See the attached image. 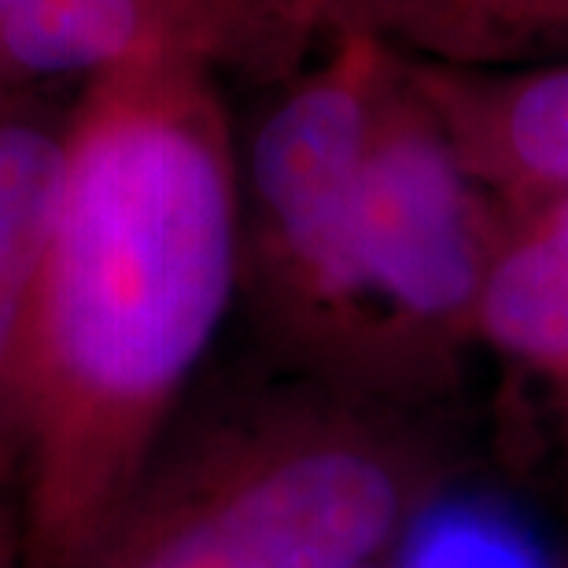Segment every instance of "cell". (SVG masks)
Returning <instances> with one entry per match:
<instances>
[{
  "label": "cell",
  "instance_id": "1",
  "mask_svg": "<svg viewBox=\"0 0 568 568\" xmlns=\"http://www.w3.org/2000/svg\"><path fill=\"white\" fill-rule=\"evenodd\" d=\"M241 288V144L214 71L89 82L33 303L22 565L89 568Z\"/></svg>",
  "mask_w": 568,
  "mask_h": 568
},
{
  "label": "cell",
  "instance_id": "2",
  "mask_svg": "<svg viewBox=\"0 0 568 568\" xmlns=\"http://www.w3.org/2000/svg\"><path fill=\"white\" fill-rule=\"evenodd\" d=\"M432 487L414 432L311 377L163 443L89 568H369Z\"/></svg>",
  "mask_w": 568,
  "mask_h": 568
},
{
  "label": "cell",
  "instance_id": "3",
  "mask_svg": "<svg viewBox=\"0 0 568 568\" xmlns=\"http://www.w3.org/2000/svg\"><path fill=\"white\" fill-rule=\"evenodd\" d=\"M399 49L339 30L288 74L241 148L244 288L306 377L351 388V222ZM355 392V388H351Z\"/></svg>",
  "mask_w": 568,
  "mask_h": 568
},
{
  "label": "cell",
  "instance_id": "4",
  "mask_svg": "<svg viewBox=\"0 0 568 568\" xmlns=\"http://www.w3.org/2000/svg\"><path fill=\"white\" fill-rule=\"evenodd\" d=\"M503 225L399 49L351 222V388L447 377L476 344V311Z\"/></svg>",
  "mask_w": 568,
  "mask_h": 568
},
{
  "label": "cell",
  "instance_id": "5",
  "mask_svg": "<svg viewBox=\"0 0 568 568\" xmlns=\"http://www.w3.org/2000/svg\"><path fill=\"white\" fill-rule=\"evenodd\" d=\"M311 41L292 0H16L0 22V93L148 63L288 71Z\"/></svg>",
  "mask_w": 568,
  "mask_h": 568
},
{
  "label": "cell",
  "instance_id": "6",
  "mask_svg": "<svg viewBox=\"0 0 568 568\" xmlns=\"http://www.w3.org/2000/svg\"><path fill=\"white\" fill-rule=\"evenodd\" d=\"M406 55L473 178L503 203L568 192V60L462 67Z\"/></svg>",
  "mask_w": 568,
  "mask_h": 568
},
{
  "label": "cell",
  "instance_id": "7",
  "mask_svg": "<svg viewBox=\"0 0 568 568\" xmlns=\"http://www.w3.org/2000/svg\"><path fill=\"white\" fill-rule=\"evenodd\" d=\"M67 119L0 97V491L22 476L30 328L63 185Z\"/></svg>",
  "mask_w": 568,
  "mask_h": 568
},
{
  "label": "cell",
  "instance_id": "8",
  "mask_svg": "<svg viewBox=\"0 0 568 568\" xmlns=\"http://www.w3.org/2000/svg\"><path fill=\"white\" fill-rule=\"evenodd\" d=\"M476 344L525 369L568 414V192L503 203Z\"/></svg>",
  "mask_w": 568,
  "mask_h": 568
},
{
  "label": "cell",
  "instance_id": "9",
  "mask_svg": "<svg viewBox=\"0 0 568 568\" xmlns=\"http://www.w3.org/2000/svg\"><path fill=\"white\" fill-rule=\"evenodd\" d=\"M306 30L339 33V30H369L403 49L414 38V30L432 19L447 0H292Z\"/></svg>",
  "mask_w": 568,
  "mask_h": 568
},
{
  "label": "cell",
  "instance_id": "10",
  "mask_svg": "<svg viewBox=\"0 0 568 568\" xmlns=\"http://www.w3.org/2000/svg\"><path fill=\"white\" fill-rule=\"evenodd\" d=\"M0 568H27L22 565V520L11 517L4 491H0Z\"/></svg>",
  "mask_w": 568,
  "mask_h": 568
},
{
  "label": "cell",
  "instance_id": "11",
  "mask_svg": "<svg viewBox=\"0 0 568 568\" xmlns=\"http://www.w3.org/2000/svg\"><path fill=\"white\" fill-rule=\"evenodd\" d=\"M554 41H568V8H565V16L558 22V33H554Z\"/></svg>",
  "mask_w": 568,
  "mask_h": 568
},
{
  "label": "cell",
  "instance_id": "12",
  "mask_svg": "<svg viewBox=\"0 0 568 568\" xmlns=\"http://www.w3.org/2000/svg\"><path fill=\"white\" fill-rule=\"evenodd\" d=\"M11 4H16V0H0V22H4V16L11 11Z\"/></svg>",
  "mask_w": 568,
  "mask_h": 568
},
{
  "label": "cell",
  "instance_id": "13",
  "mask_svg": "<svg viewBox=\"0 0 568 568\" xmlns=\"http://www.w3.org/2000/svg\"><path fill=\"white\" fill-rule=\"evenodd\" d=\"M369 568H395L392 561H377V565H369Z\"/></svg>",
  "mask_w": 568,
  "mask_h": 568
},
{
  "label": "cell",
  "instance_id": "14",
  "mask_svg": "<svg viewBox=\"0 0 568 568\" xmlns=\"http://www.w3.org/2000/svg\"><path fill=\"white\" fill-rule=\"evenodd\" d=\"M0 97H4V93H0Z\"/></svg>",
  "mask_w": 568,
  "mask_h": 568
}]
</instances>
